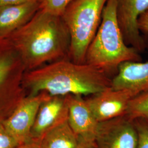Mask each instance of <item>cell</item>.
<instances>
[{
    "label": "cell",
    "mask_w": 148,
    "mask_h": 148,
    "mask_svg": "<svg viewBox=\"0 0 148 148\" xmlns=\"http://www.w3.org/2000/svg\"><path fill=\"white\" fill-rule=\"evenodd\" d=\"M27 71L69 59L71 36L62 16L39 10L32 19L6 36Z\"/></svg>",
    "instance_id": "6da1fadb"
},
{
    "label": "cell",
    "mask_w": 148,
    "mask_h": 148,
    "mask_svg": "<svg viewBox=\"0 0 148 148\" xmlns=\"http://www.w3.org/2000/svg\"><path fill=\"white\" fill-rule=\"evenodd\" d=\"M110 76L87 64L64 59L27 71L23 85L27 95L46 92L51 95H92L111 87Z\"/></svg>",
    "instance_id": "7a4b0ae2"
},
{
    "label": "cell",
    "mask_w": 148,
    "mask_h": 148,
    "mask_svg": "<svg viewBox=\"0 0 148 148\" xmlns=\"http://www.w3.org/2000/svg\"><path fill=\"white\" fill-rule=\"evenodd\" d=\"M141 61L139 52L125 41L117 19L116 0H108L101 24L87 49L85 63L110 76L117 74L122 64Z\"/></svg>",
    "instance_id": "3957f363"
},
{
    "label": "cell",
    "mask_w": 148,
    "mask_h": 148,
    "mask_svg": "<svg viewBox=\"0 0 148 148\" xmlns=\"http://www.w3.org/2000/svg\"><path fill=\"white\" fill-rule=\"evenodd\" d=\"M108 0H72L62 18L69 29L71 43L69 58L85 64L87 49L101 24Z\"/></svg>",
    "instance_id": "277c9868"
},
{
    "label": "cell",
    "mask_w": 148,
    "mask_h": 148,
    "mask_svg": "<svg viewBox=\"0 0 148 148\" xmlns=\"http://www.w3.org/2000/svg\"><path fill=\"white\" fill-rule=\"evenodd\" d=\"M27 70L9 40L0 37V122L10 116L27 97L23 79Z\"/></svg>",
    "instance_id": "5b68a950"
},
{
    "label": "cell",
    "mask_w": 148,
    "mask_h": 148,
    "mask_svg": "<svg viewBox=\"0 0 148 148\" xmlns=\"http://www.w3.org/2000/svg\"><path fill=\"white\" fill-rule=\"evenodd\" d=\"M138 141L134 122L124 115L99 122L94 148H137Z\"/></svg>",
    "instance_id": "8992f818"
},
{
    "label": "cell",
    "mask_w": 148,
    "mask_h": 148,
    "mask_svg": "<svg viewBox=\"0 0 148 148\" xmlns=\"http://www.w3.org/2000/svg\"><path fill=\"white\" fill-rule=\"evenodd\" d=\"M46 92L27 95L7 119L2 122L7 131L21 144L32 141L30 133L39 107L48 95Z\"/></svg>",
    "instance_id": "52a82bcc"
},
{
    "label": "cell",
    "mask_w": 148,
    "mask_h": 148,
    "mask_svg": "<svg viewBox=\"0 0 148 148\" xmlns=\"http://www.w3.org/2000/svg\"><path fill=\"white\" fill-rule=\"evenodd\" d=\"M148 10V0H116V16L125 41L140 53L147 48L138 20Z\"/></svg>",
    "instance_id": "ba28073f"
},
{
    "label": "cell",
    "mask_w": 148,
    "mask_h": 148,
    "mask_svg": "<svg viewBox=\"0 0 148 148\" xmlns=\"http://www.w3.org/2000/svg\"><path fill=\"white\" fill-rule=\"evenodd\" d=\"M134 97L130 90L110 87L86 101L97 120L101 122L125 115L130 101Z\"/></svg>",
    "instance_id": "9c48e42d"
},
{
    "label": "cell",
    "mask_w": 148,
    "mask_h": 148,
    "mask_svg": "<svg viewBox=\"0 0 148 148\" xmlns=\"http://www.w3.org/2000/svg\"><path fill=\"white\" fill-rule=\"evenodd\" d=\"M68 117L66 95H48L37 111L30 133L32 140L39 141L51 129L68 120Z\"/></svg>",
    "instance_id": "30bf717a"
},
{
    "label": "cell",
    "mask_w": 148,
    "mask_h": 148,
    "mask_svg": "<svg viewBox=\"0 0 148 148\" xmlns=\"http://www.w3.org/2000/svg\"><path fill=\"white\" fill-rule=\"evenodd\" d=\"M66 97L70 126L79 139L95 143L99 122L83 96L69 95Z\"/></svg>",
    "instance_id": "8fae6325"
},
{
    "label": "cell",
    "mask_w": 148,
    "mask_h": 148,
    "mask_svg": "<svg viewBox=\"0 0 148 148\" xmlns=\"http://www.w3.org/2000/svg\"><path fill=\"white\" fill-rule=\"evenodd\" d=\"M144 37L148 47V34ZM111 87L131 90L135 96L148 90V60L127 62L119 66L111 79Z\"/></svg>",
    "instance_id": "7c38bea8"
},
{
    "label": "cell",
    "mask_w": 148,
    "mask_h": 148,
    "mask_svg": "<svg viewBox=\"0 0 148 148\" xmlns=\"http://www.w3.org/2000/svg\"><path fill=\"white\" fill-rule=\"evenodd\" d=\"M39 9L40 0L0 7V37H6L26 24Z\"/></svg>",
    "instance_id": "4fadbf2b"
},
{
    "label": "cell",
    "mask_w": 148,
    "mask_h": 148,
    "mask_svg": "<svg viewBox=\"0 0 148 148\" xmlns=\"http://www.w3.org/2000/svg\"><path fill=\"white\" fill-rule=\"evenodd\" d=\"M38 142L40 148H76L79 139L66 120L48 131Z\"/></svg>",
    "instance_id": "5bb4252c"
},
{
    "label": "cell",
    "mask_w": 148,
    "mask_h": 148,
    "mask_svg": "<svg viewBox=\"0 0 148 148\" xmlns=\"http://www.w3.org/2000/svg\"><path fill=\"white\" fill-rule=\"evenodd\" d=\"M125 115L132 121L138 119H148V90L133 98Z\"/></svg>",
    "instance_id": "9a60e30c"
},
{
    "label": "cell",
    "mask_w": 148,
    "mask_h": 148,
    "mask_svg": "<svg viewBox=\"0 0 148 148\" xmlns=\"http://www.w3.org/2000/svg\"><path fill=\"white\" fill-rule=\"evenodd\" d=\"M72 0H40V9L58 16H62Z\"/></svg>",
    "instance_id": "2e32d148"
},
{
    "label": "cell",
    "mask_w": 148,
    "mask_h": 148,
    "mask_svg": "<svg viewBox=\"0 0 148 148\" xmlns=\"http://www.w3.org/2000/svg\"><path fill=\"white\" fill-rule=\"evenodd\" d=\"M133 122L137 132V148H148V119H138Z\"/></svg>",
    "instance_id": "e0dca14e"
},
{
    "label": "cell",
    "mask_w": 148,
    "mask_h": 148,
    "mask_svg": "<svg viewBox=\"0 0 148 148\" xmlns=\"http://www.w3.org/2000/svg\"><path fill=\"white\" fill-rule=\"evenodd\" d=\"M21 145L0 122V148H16Z\"/></svg>",
    "instance_id": "ac0fdd59"
},
{
    "label": "cell",
    "mask_w": 148,
    "mask_h": 148,
    "mask_svg": "<svg viewBox=\"0 0 148 148\" xmlns=\"http://www.w3.org/2000/svg\"><path fill=\"white\" fill-rule=\"evenodd\" d=\"M138 27L141 33L148 34V10L139 18Z\"/></svg>",
    "instance_id": "d6986e66"
},
{
    "label": "cell",
    "mask_w": 148,
    "mask_h": 148,
    "mask_svg": "<svg viewBox=\"0 0 148 148\" xmlns=\"http://www.w3.org/2000/svg\"><path fill=\"white\" fill-rule=\"evenodd\" d=\"M35 0H0V7L19 5Z\"/></svg>",
    "instance_id": "ffe728a7"
},
{
    "label": "cell",
    "mask_w": 148,
    "mask_h": 148,
    "mask_svg": "<svg viewBox=\"0 0 148 148\" xmlns=\"http://www.w3.org/2000/svg\"><path fill=\"white\" fill-rule=\"evenodd\" d=\"M16 148H40V147L38 141L32 140L28 143L21 144Z\"/></svg>",
    "instance_id": "44dd1931"
},
{
    "label": "cell",
    "mask_w": 148,
    "mask_h": 148,
    "mask_svg": "<svg viewBox=\"0 0 148 148\" xmlns=\"http://www.w3.org/2000/svg\"><path fill=\"white\" fill-rule=\"evenodd\" d=\"M95 143L79 139V143L76 148H94Z\"/></svg>",
    "instance_id": "7402d4cb"
}]
</instances>
